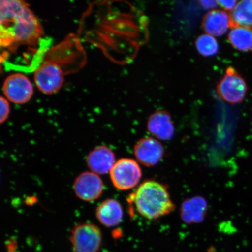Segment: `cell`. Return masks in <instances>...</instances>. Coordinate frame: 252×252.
I'll use <instances>...</instances> for the list:
<instances>
[{"mask_svg": "<svg viewBox=\"0 0 252 252\" xmlns=\"http://www.w3.org/2000/svg\"><path fill=\"white\" fill-rule=\"evenodd\" d=\"M1 63L5 69L35 71L49 49L42 25L26 2L1 1Z\"/></svg>", "mask_w": 252, "mask_h": 252, "instance_id": "cell-1", "label": "cell"}, {"mask_svg": "<svg viewBox=\"0 0 252 252\" xmlns=\"http://www.w3.org/2000/svg\"><path fill=\"white\" fill-rule=\"evenodd\" d=\"M86 55L77 37L70 34L49 48L34 72V81L41 92L53 94L61 89L64 76L83 67Z\"/></svg>", "mask_w": 252, "mask_h": 252, "instance_id": "cell-2", "label": "cell"}, {"mask_svg": "<svg viewBox=\"0 0 252 252\" xmlns=\"http://www.w3.org/2000/svg\"><path fill=\"white\" fill-rule=\"evenodd\" d=\"M130 200L138 213L149 220L161 218L175 209L166 187L154 180L142 183L131 195Z\"/></svg>", "mask_w": 252, "mask_h": 252, "instance_id": "cell-3", "label": "cell"}, {"mask_svg": "<svg viewBox=\"0 0 252 252\" xmlns=\"http://www.w3.org/2000/svg\"><path fill=\"white\" fill-rule=\"evenodd\" d=\"M216 88L220 98L232 105L243 102L248 90L244 77L232 67L226 68Z\"/></svg>", "mask_w": 252, "mask_h": 252, "instance_id": "cell-4", "label": "cell"}, {"mask_svg": "<svg viewBox=\"0 0 252 252\" xmlns=\"http://www.w3.org/2000/svg\"><path fill=\"white\" fill-rule=\"evenodd\" d=\"M70 241L74 252H99L102 244V232L93 223H80L72 228Z\"/></svg>", "mask_w": 252, "mask_h": 252, "instance_id": "cell-5", "label": "cell"}, {"mask_svg": "<svg viewBox=\"0 0 252 252\" xmlns=\"http://www.w3.org/2000/svg\"><path fill=\"white\" fill-rule=\"evenodd\" d=\"M110 179L114 187L121 190H127L138 184L142 171L138 163L131 159L118 160L110 172Z\"/></svg>", "mask_w": 252, "mask_h": 252, "instance_id": "cell-6", "label": "cell"}, {"mask_svg": "<svg viewBox=\"0 0 252 252\" xmlns=\"http://www.w3.org/2000/svg\"><path fill=\"white\" fill-rule=\"evenodd\" d=\"M2 90L5 98L16 104L29 102L33 93L29 78L21 73L9 75L3 84Z\"/></svg>", "mask_w": 252, "mask_h": 252, "instance_id": "cell-7", "label": "cell"}, {"mask_svg": "<svg viewBox=\"0 0 252 252\" xmlns=\"http://www.w3.org/2000/svg\"><path fill=\"white\" fill-rule=\"evenodd\" d=\"M73 188L75 194L81 200L93 201L101 196L103 183L98 175L93 172H86L75 179Z\"/></svg>", "mask_w": 252, "mask_h": 252, "instance_id": "cell-8", "label": "cell"}, {"mask_svg": "<svg viewBox=\"0 0 252 252\" xmlns=\"http://www.w3.org/2000/svg\"><path fill=\"white\" fill-rule=\"evenodd\" d=\"M134 153L138 162L144 166L151 167L162 159L165 150L159 141L151 137H145L135 145Z\"/></svg>", "mask_w": 252, "mask_h": 252, "instance_id": "cell-9", "label": "cell"}, {"mask_svg": "<svg viewBox=\"0 0 252 252\" xmlns=\"http://www.w3.org/2000/svg\"><path fill=\"white\" fill-rule=\"evenodd\" d=\"M147 126L149 133L160 140H171L175 134L171 115L166 110H157L152 113L148 119Z\"/></svg>", "mask_w": 252, "mask_h": 252, "instance_id": "cell-10", "label": "cell"}, {"mask_svg": "<svg viewBox=\"0 0 252 252\" xmlns=\"http://www.w3.org/2000/svg\"><path fill=\"white\" fill-rule=\"evenodd\" d=\"M201 27L206 34L214 37L221 36L231 28V17L227 12L213 9L204 16Z\"/></svg>", "mask_w": 252, "mask_h": 252, "instance_id": "cell-11", "label": "cell"}, {"mask_svg": "<svg viewBox=\"0 0 252 252\" xmlns=\"http://www.w3.org/2000/svg\"><path fill=\"white\" fill-rule=\"evenodd\" d=\"M87 165L97 175L110 172L115 163V154L108 147L100 146L91 151L87 158Z\"/></svg>", "mask_w": 252, "mask_h": 252, "instance_id": "cell-12", "label": "cell"}, {"mask_svg": "<svg viewBox=\"0 0 252 252\" xmlns=\"http://www.w3.org/2000/svg\"><path fill=\"white\" fill-rule=\"evenodd\" d=\"M208 205L201 196L189 198L182 204L180 214L182 220L188 224L202 222L206 216Z\"/></svg>", "mask_w": 252, "mask_h": 252, "instance_id": "cell-13", "label": "cell"}, {"mask_svg": "<svg viewBox=\"0 0 252 252\" xmlns=\"http://www.w3.org/2000/svg\"><path fill=\"white\" fill-rule=\"evenodd\" d=\"M96 216L102 225L106 227H113L122 222L124 211L118 201L109 198L103 201L97 207Z\"/></svg>", "mask_w": 252, "mask_h": 252, "instance_id": "cell-14", "label": "cell"}, {"mask_svg": "<svg viewBox=\"0 0 252 252\" xmlns=\"http://www.w3.org/2000/svg\"><path fill=\"white\" fill-rule=\"evenodd\" d=\"M231 28L243 27L252 30V0L239 1L229 13Z\"/></svg>", "mask_w": 252, "mask_h": 252, "instance_id": "cell-15", "label": "cell"}, {"mask_svg": "<svg viewBox=\"0 0 252 252\" xmlns=\"http://www.w3.org/2000/svg\"><path fill=\"white\" fill-rule=\"evenodd\" d=\"M231 46L239 51L251 52L252 50V30L243 27L231 28L228 35Z\"/></svg>", "mask_w": 252, "mask_h": 252, "instance_id": "cell-16", "label": "cell"}, {"mask_svg": "<svg viewBox=\"0 0 252 252\" xmlns=\"http://www.w3.org/2000/svg\"><path fill=\"white\" fill-rule=\"evenodd\" d=\"M196 49L199 54L204 57L215 56L219 52V45L217 39L208 34H201L195 42Z\"/></svg>", "mask_w": 252, "mask_h": 252, "instance_id": "cell-17", "label": "cell"}, {"mask_svg": "<svg viewBox=\"0 0 252 252\" xmlns=\"http://www.w3.org/2000/svg\"><path fill=\"white\" fill-rule=\"evenodd\" d=\"M0 106H1V115H0L1 119H0V122H1V124H2L8 119L9 111H10L8 100L1 96Z\"/></svg>", "mask_w": 252, "mask_h": 252, "instance_id": "cell-18", "label": "cell"}, {"mask_svg": "<svg viewBox=\"0 0 252 252\" xmlns=\"http://www.w3.org/2000/svg\"><path fill=\"white\" fill-rule=\"evenodd\" d=\"M219 6L226 12L230 11L231 12L237 4L238 1L235 0L233 1H217Z\"/></svg>", "mask_w": 252, "mask_h": 252, "instance_id": "cell-19", "label": "cell"}, {"mask_svg": "<svg viewBox=\"0 0 252 252\" xmlns=\"http://www.w3.org/2000/svg\"><path fill=\"white\" fill-rule=\"evenodd\" d=\"M199 2L201 5L206 9L213 10L214 8L217 7V6H219L217 1H201Z\"/></svg>", "mask_w": 252, "mask_h": 252, "instance_id": "cell-20", "label": "cell"}]
</instances>
